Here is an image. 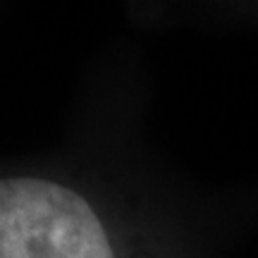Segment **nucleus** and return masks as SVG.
<instances>
[{
    "mask_svg": "<svg viewBox=\"0 0 258 258\" xmlns=\"http://www.w3.org/2000/svg\"><path fill=\"white\" fill-rule=\"evenodd\" d=\"M0 258H115L86 199L46 179H0Z\"/></svg>",
    "mask_w": 258,
    "mask_h": 258,
    "instance_id": "nucleus-1",
    "label": "nucleus"
}]
</instances>
